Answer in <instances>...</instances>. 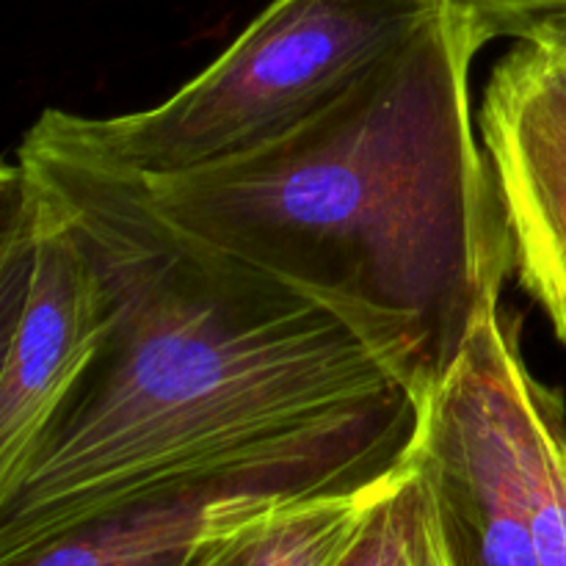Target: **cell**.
Masks as SVG:
<instances>
[{"label": "cell", "mask_w": 566, "mask_h": 566, "mask_svg": "<svg viewBox=\"0 0 566 566\" xmlns=\"http://www.w3.org/2000/svg\"><path fill=\"white\" fill-rule=\"evenodd\" d=\"M392 470L368 484L291 497L219 542L197 566H340Z\"/></svg>", "instance_id": "8"}, {"label": "cell", "mask_w": 566, "mask_h": 566, "mask_svg": "<svg viewBox=\"0 0 566 566\" xmlns=\"http://www.w3.org/2000/svg\"><path fill=\"white\" fill-rule=\"evenodd\" d=\"M340 566H462L434 492L409 453Z\"/></svg>", "instance_id": "9"}, {"label": "cell", "mask_w": 566, "mask_h": 566, "mask_svg": "<svg viewBox=\"0 0 566 566\" xmlns=\"http://www.w3.org/2000/svg\"><path fill=\"white\" fill-rule=\"evenodd\" d=\"M304 495L315 492L271 475L164 492L77 525L11 566H197L219 542Z\"/></svg>", "instance_id": "7"}, {"label": "cell", "mask_w": 566, "mask_h": 566, "mask_svg": "<svg viewBox=\"0 0 566 566\" xmlns=\"http://www.w3.org/2000/svg\"><path fill=\"white\" fill-rule=\"evenodd\" d=\"M475 17L492 39H525L545 25L566 22V0H426Z\"/></svg>", "instance_id": "10"}, {"label": "cell", "mask_w": 566, "mask_h": 566, "mask_svg": "<svg viewBox=\"0 0 566 566\" xmlns=\"http://www.w3.org/2000/svg\"><path fill=\"white\" fill-rule=\"evenodd\" d=\"M431 9L426 0H271L164 103L119 116L48 108L25 138L142 182L224 164L321 114Z\"/></svg>", "instance_id": "3"}, {"label": "cell", "mask_w": 566, "mask_h": 566, "mask_svg": "<svg viewBox=\"0 0 566 566\" xmlns=\"http://www.w3.org/2000/svg\"><path fill=\"white\" fill-rule=\"evenodd\" d=\"M486 42L475 17L434 6L287 136L136 182L177 230L346 321L420 401L481 315L501 307L514 271L470 105V72Z\"/></svg>", "instance_id": "2"}, {"label": "cell", "mask_w": 566, "mask_h": 566, "mask_svg": "<svg viewBox=\"0 0 566 566\" xmlns=\"http://www.w3.org/2000/svg\"><path fill=\"white\" fill-rule=\"evenodd\" d=\"M114 318L92 247L14 153L0 175V481L20 470Z\"/></svg>", "instance_id": "5"}, {"label": "cell", "mask_w": 566, "mask_h": 566, "mask_svg": "<svg viewBox=\"0 0 566 566\" xmlns=\"http://www.w3.org/2000/svg\"><path fill=\"white\" fill-rule=\"evenodd\" d=\"M407 453L462 566H566V407L520 354L501 307L418 401Z\"/></svg>", "instance_id": "4"}, {"label": "cell", "mask_w": 566, "mask_h": 566, "mask_svg": "<svg viewBox=\"0 0 566 566\" xmlns=\"http://www.w3.org/2000/svg\"><path fill=\"white\" fill-rule=\"evenodd\" d=\"M92 247L114 318L17 473L0 566L130 503L232 479L313 492L396 468L418 396L315 298L177 230L142 182L22 138Z\"/></svg>", "instance_id": "1"}, {"label": "cell", "mask_w": 566, "mask_h": 566, "mask_svg": "<svg viewBox=\"0 0 566 566\" xmlns=\"http://www.w3.org/2000/svg\"><path fill=\"white\" fill-rule=\"evenodd\" d=\"M520 285L566 346V22L517 39L479 111Z\"/></svg>", "instance_id": "6"}]
</instances>
